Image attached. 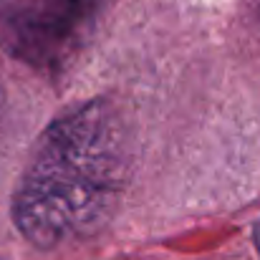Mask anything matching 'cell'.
Segmentation results:
<instances>
[{
    "instance_id": "obj_2",
    "label": "cell",
    "mask_w": 260,
    "mask_h": 260,
    "mask_svg": "<svg viewBox=\"0 0 260 260\" xmlns=\"http://www.w3.org/2000/svg\"><path fill=\"white\" fill-rule=\"evenodd\" d=\"M101 0H0V46L38 74L66 71L99 23Z\"/></svg>"
},
{
    "instance_id": "obj_1",
    "label": "cell",
    "mask_w": 260,
    "mask_h": 260,
    "mask_svg": "<svg viewBox=\"0 0 260 260\" xmlns=\"http://www.w3.org/2000/svg\"><path fill=\"white\" fill-rule=\"evenodd\" d=\"M129 142L119 114L91 101L58 116L38 139L13 194V220L38 248L99 230L129 179Z\"/></svg>"
},
{
    "instance_id": "obj_3",
    "label": "cell",
    "mask_w": 260,
    "mask_h": 260,
    "mask_svg": "<svg viewBox=\"0 0 260 260\" xmlns=\"http://www.w3.org/2000/svg\"><path fill=\"white\" fill-rule=\"evenodd\" d=\"M255 245H258V250H260V222L255 225Z\"/></svg>"
}]
</instances>
